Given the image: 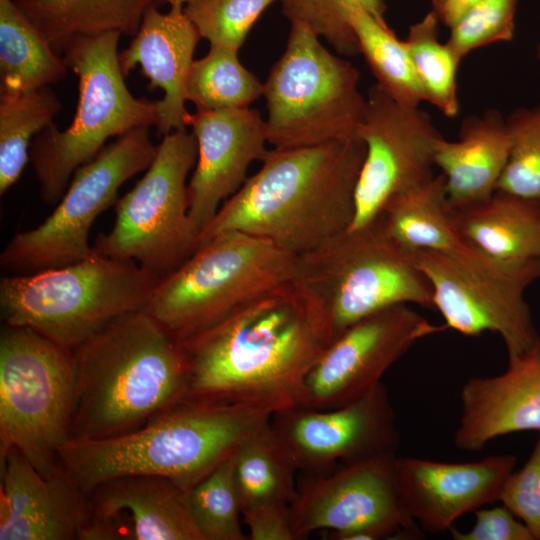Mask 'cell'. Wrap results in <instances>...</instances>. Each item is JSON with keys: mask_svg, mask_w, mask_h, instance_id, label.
<instances>
[{"mask_svg": "<svg viewBox=\"0 0 540 540\" xmlns=\"http://www.w3.org/2000/svg\"><path fill=\"white\" fill-rule=\"evenodd\" d=\"M536 55H537V58L540 60V44L537 46Z\"/></svg>", "mask_w": 540, "mask_h": 540, "instance_id": "obj_44", "label": "cell"}, {"mask_svg": "<svg viewBox=\"0 0 540 540\" xmlns=\"http://www.w3.org/2000/svg\"><path fill=\"white\" fill-rule=\"evenodd\" d=\"M506 125L510 152L496 191L540 200V103L514 110Z\"/></svg>", "mask_w": 540, "mask_h": 540, "instance_id": "obj_35", "label": "cell"}, {"mask_svg": "<svg viewBox=\"0 0 540 540\" xmlns=\"http://www.w3.org/2000/svg\"><path fill=\"white\" fill-rule=\"evenodd\" d=\"M271 428L306 475L332 472L341 465L395 455L400 435L386 386L328 410L293 406L272 415Z\"/></svg>", "mask_w": 540, "mask_h": 540, "instance_id": "obj_17", "label": "cell"}, {"mask_svg": "<svg viewBox=\"0 0 540 540\" xmlns=\"http://www.w3.org/2000/svg\"><path fill=\"white\" fill-rule=\"evenodd\" d=\"M296 280L320 300L334 339L361 319L391 306L416 304L434 309L431 287L415 254L396 244L377 220L347 229L297 257Z\"/></svg>", "mask_w": 540, "mask_h": 540, "instance_id": "obj_10", "label": "cell"}, {"mask_svg": "<svg viewBox=\"0 0 540 540\" xmlns=\"http://www.w3.org/2000/svg\"><path fill=\"white\" fill-rule=\"evenodd\" d=\"M121 34L107 32L72 39L62 53L78 78V103L71 124L60 131L51 123L33 140L30 161L42 200L59 202L73 174L113 137L156 126L157 103L129 91L119 62Z\"/></svg>", "mask_w": 540, "mask_h": 540, "instance_id": "obj_6", "label": "cell"}, {"mask_svg": "<svg viewBox=\"0 0 540 540\" xmlns=\"http://www.w3.org/2000/svg\"><path fill=\"white\" fill-rule=\"evenodd\" d=\"M518 0H481L453 27L446 41L463 59L469 53L514 37Z\"/></svg>", "mask_w": 540, "mask_h": 540, "instance_id": "obj_38", "label": "cell"}, {"mask_svg": "<svg viewBox=\"0 0 540 540\" xmlns=\"http://www.w3.org/2000/svg\"><path fill=\"white\" fill-rule=\"evenodd\" d=\"M55 52L81 36L118 32L133 37L146 12L166 0H13Z\"/></svg>", "mask_w": 540, "mask_h": 540, "instance_id": "obj_26", "label": "cell"}, {"mask_svg": "<svg viewBox=\"0 0 540 540\" xmlns=\"http://www.w3.org/2000/svg\"><path fill=\"white\" fill-rule=\"evenodd\" d=\"M68 67L17 8L0 0V91L17 92L56 84Z\"/></svg>", "mask_w": 540, "mask_h": 540, "instance_id": "obj_29", "label": "cell"}, {"mask_svg": "<svg viewBox=\"0 0 540 540\" xmlns=\"http://www.w3.org/2000/svg\"><path fill=\"white\" fill-rule=\"evenodd\" d=\"M510 136L499 111L466 117L458 139L440 136L434 146V165L445 180L449 210L462 209L491 197L506 167Z\"/></svg>", "mask_w": 540, "mask_h": 540, "instance_id": "obj_24", "label": "cell"}, {"mask_svg": "<svg viewBox=\"0 0 540 540\" xmlns=\"http://www.w3.org/2000/svg\"><path fill=\"white\" fill-rule=\"evenodd\" d=\"M62 104L49 86L0 91V194L20 178L34 138L53 123Z\"/></svg>", "mask_w": 540, "mask_h": 540, "instance_id": "obj_31", "label": "cell"}, {"mask_svg": "<svg viewBox=\"0 0 540 540\" xmlns=\"http://www.w3.org/2000/svg\"><path fill=\"white\" fill-rule=\"evenodd\" d=\"M360 138L268 150L261 168L228 198L201 233L237 230L299 257L347 230L365 157Z\"/></svg>", "mask_w": 540, "mask_h": 540, "instance_id": "obj_2", "label": "cell"}, {"mask_svg": "<svg viewBox=\"0 0 540 540\" xmlns=\"http://www.w3.org/2000/svg\"><path fill=\"white\" fill-rule=\"evenodd\" d=\"M187 126L197 140L198 156L188 183L189 217L198 236L247 180L254 161L266 156L265 120L256 109L196 110Z\"/></svg>", "mask_w": 540, "mask_h": 540, "instance_id": "obj_18", "label": "cell"}, {"mask_svg": "<svg viewBox=\"0 0 540 540\" xmlns=\"http://www.w3.org/2000/svg\"><path fill=\"white\" fill-rule=\"evenodd\" d=\"M75 405L72 350L28 327L0 337V458L17 449L43 476L59 467Z\"/></svg>", "mask_w": 540, "mask_h": 540, "instance_id": "obj_9", "label": "cell"}, {"mask_svg": "<svg viewBox=\"0 0 540 540\" xmlns=\"http://www.w3.org/2000/svg\"><path fill=\"white\" fill-rule=\"evenodd\" d=\"M444 329L407 304L361 319L338 335L309 371L296 406L328 410L362 398L416 342Z\"/></svg>", "mask_w": 540, "mask_h": 540, "instance_id": "obj_15", "label": "cell"}, {"mask_svg": "<svg viewBox=\"0 0 540 540\" xmlns=\"http://www.w3.org/2000/svg\"><path fill=\"white\" fill-rule=\"evenodd\" d=\"M198 156L193 132L176 130L157 146L144 176L115 202V223L98 236L95 252L138 263L160 278L199 247L189 217L187 178Z\"/></svg>", "mask_w": 540, "mask_h": 540, "instance_id": "obj_11", "label": "cell"}, {"mask_svg": "<svg viewBox=\"0 0 540 540\" xmlns=\"http://www.w3.org/2000/svg\"><path fill=\"white\" fill-rule=\"evenodd\" d=\"M359 79L350 61L306 26L291 24L286 48L263 83L268 143L289 149L358 138L366 108Z\"/></svg>", "mask_w": 540, "mask_h": 540, "instance_id": "obj_8", "label": "cell"}, {"mask_svg": "<svg viewBox=\"0 0 540 540\" xmlns=\"http://www.w3.org/2000/svg\"><path fill=\"white\" fill-rule=\"evenodd\" d=\"M515 465L516 457L511 454L464 463L397 456L398 496L407 515L422 530L443 532L453 528L462 515L500 501Z\"/></svg>", "mask_w": 540, "mask_h": 540, "instance_id": "obj_19", "label": "cell"}, {"mask_svg": "<svg viewBox=\"0 0 540 540\" xmlns=\"http://www.w3.org/2000/svg\"><path fill=\"white\" fill-rule=\"evenodd\" d=\"M440 21L434 11L409 27L404 42L424 91L425 100L444 116L460 111L457 71L461 58L439 40Z\"/></svg>", "mask_w": 540, "mask_h": 540, "instance_id": "obj_33", "label": "cell"}, {"mask_svg": "<svg viewBox=\"0 0 540 540\" xmlns=\"http://www.w3.org/2000/svg\"><path fill=\"white\" fill-rule=\"evenodd\" d=\"M157 152L149 127L131 130L80 166L43 223L16 233L0 255L13 275L32 274L80 262L95 253L88 242L96 218L117 201L120 187L146 171Z\"/></svg>", "mask_w": 540, "mask_h": 540, "instance_id": "obj_13", "label": "cell"}, {"mask_svg": "<svg viewBox=\"0 0 540 540\" xmlns=\"http://www.w3.org/2000/svg\"><path fill=\"white\" fill-rule=\"evenodd\" d=\"M270 423L244 442L235 455L234 476L242 516L291 507L297 495V465Z\"/></svg>", "mask_w": 540, "mask_h": 540, "instance_id": "obj_28", "label": "cell"}, {"mask_svg": "<svg viewBox=\"0 0 540 540\" xmlns=\"http://www.w3.org/2000/svg\"><path fill=\"white\" fill-rule=\"evenodd\" d=\"M376 220L396 244L411 254L466 247L453 225L442 174L393 196Z\"/></svg>", "mask_w": 540, "mask_h": 540, "instance_id": "obj_27", "label": "cell"}, {"mask_svg": "<svg viewBox=\"0 0 540 540\" xmlns=\"http://www.w3.org/2000/svg\"><path fill=\"white\" fill-rule=\"evenodd\" d=\"M460 401L454 435L460 450L479 451L502 435L540 431V339L530 351L509 357L502 374L469 378Z\"/></svg>", "mask_w": 540, "mask_h": 540, "instance_id": "obj_21", "label": "cell"}, {"mask_svg": "<svg viewBox=\"0 0 540 540\" xmlns=\"http://www.w3.org/2000/svg\"><path fill=\"white\" fill-rule=\"evenodd\" d=\"M0 466V540H85L93 512L60 466L45 477L15 448Z\"/></svg>", "mask_w": 540, "mask_h": 540, "instance_id": "obj_20", "label": "cell"}, {"mask_svg": "<svg viewBox=\"0 0 540 540\" xmlns=\"http://www.w3.org/2000/svg\"><path fill=\"white\" fill-rule=\"evenodd\" d=\"M470 249L505 261H540V200L496 191L488 199L450 211Z\"/></svg>", "mask_w": 540, "mask_h": 540, "instance_id": "obj_25", "label": "cell"}, {"mask_svg": "<svg viewBox=\"0 0 540 540\" xmlns=\"http://www.w3.org/2000/svg\"><path fill=\"white\" fill-rule=\"evenodd\" d=\"M481 0H431L432 11L441 24L453 27L475 4Z\"/></svg>", "mask_w": 540, "mask_h": 540, "instance_id": "obj_42", "label": "cell"}, {"mask_svg": "<svg viewBox=\"0 0 540 540\" xmlns=\"http://www.w3.org/2000/svg\"><path fill=\"white\" fill-rule=\"evenodd\" d=\"M261 95L263 83L242 65L237 50L210 46L204 57L192 63L186 101L196 110L249 108Z\"/></svg>", "mask_w": 540, "mask_h": 540, "instance_id": "obj_32", "label": "cell"}, {"mask_svg": "<svg viewBox=\"0 0 540 540\" xmlns=\"http://www.w3.org/2000/svg\"><path fill=\"white\" fill-rule=\"evenodd\" d=\"M334 339L320 300L298 280L281 284L213 326L178 341L184 401L296 406L303 382Z\"/></svg>", "mask_w": 540, "mask_h": 540, "instance_id": "obj_1", "label": "cell"}, {"mask_svg": "<svg viewBox=\"0 0 540 540\" xmlns=\"http://www.w3.org/2000/svg\"><path fill=\"white\" fill-rule=\"evenodd\" d=\"M282 13L290 24L298 23L323 37L343 56L360 54L355 34L345 8L358 4L381 22L385 21L384 0H279Z\"/></svg>", "mask_w": 540, "mask_h": 540, "instance_id": "obj_36", "label": "cell"}, {"mask_svg": "<svg viewBox=\"0 0 540 540\" xmlns=\"http://www.w3.org/2000/svg\"><path fill=\"white\" fill-rule=\"evenodd\" d=\"M416 263L432 292L433 308L446 329L465 336L498 334L508 358L530 351L539 341L525 291L540 278V261H505L469 247L422 251Z\"/></svg>", "mask_w": 540, "mask_h": 540, "instance_id": "obj_12", "label": "cell"}, {"mask_svg": "<svg viewBox=\"0 0 540 540\" xmlns=\"http://www.w3.org/2000/svg\"><path fill=\"white\" fill-rule=\"evenodd\" d=\"M194 0H166V3H168L170 6H181L184 7L186 4L192 2Z\"/></svg>", "mask_w": 540, "mask_h": 540, "instance_id": "obj_43", "label": "cell"}, {"mask_svg": "<svg viewBox=\"0 0 540 540\" xmlns=\"http://www.w3.org/2000/svg\"><path fill=\"white\" fill-rule=\"evenodd\" d=\"M199 39L184 7L170 6L166 13L152 7L129 46L119 53L125 76L139 66L149 89L163 91V98L156 100L159 135L186 129V85Z\"/></svg>", "mask_w": 540, "mask_h": 540, "instance_id": "obj_23", "label": "cell"}, {"mask_svg": "<svg viewBox=\"0 0 540 540\" xmlns=\"http://www.w3.org/2000/svg\"><path fill=\"white\" fill-rule=\"evenodd\" d=\"M533 451L516 472H512L501 492L500 501L540 540V431Z\"/></svg>", "mask_w": 540, "mask_h": 540, "instance_id": "obj_39", "label": "cell"}, {"mask_svg": "<svg viewBox=\"0 0 540 540\" xmlns=\"http://www.w3.org/2000/svg\"><path fill=\"white\" fill-rule=\"evenodd\" d=\"M296 274L297 256L264 238L222 231L159 280L144 310L181 341Z\"/></svg>", "mask_w": 540, "mask_h": 540, "instance_id": "obj_7", "label": "cell"}, {"mask_svg": "<svg viewBox=\"0 0 540 540\" xmlns=\"http://www.w3.org/2000/svg\"><path fill=\"white\" fill-rule=\"evenodd\" d=\"M357 135L366 151L348 229L373 223L393 196L432 177L434 146L441 136L426 112L397 103L376 84L368 90Z\"/></svg>", "mask_w": 540, "mask_h": 540, "instance_id": "obj_16", "label": "cell"}, {"mask_svg": "<svg viewBox=\"0 0 540 540\" xmlns=\"http://www.w3.org/2000/svg\"><path fill=\"white\" fill-rule=\"evenodd\" d=\"M276 1L194 0L184 6V13L210 46L239 51L255 22Z\"/></svg>", "mask_w": 540, "mask_h": 540, "instance_id": "obj_37", "label": "cell"}, {"mask_svg": "<svg viewBox=\"0 0 540 540\" xmlns=\"http://www.w3.org/2000/svg\"><path fill=\"white\" fill-rule=\"evenodd\" d=\"M72 354L71 439L129 432L186 398L180 344L145 310L114 320Z\"/></svg>", "mask_w": 540, "mask_h": 540, "instance_id": "obj_4", "label": "cell"}, {"mask_svg": "<svg viewBox=\"0 0 540 540\" xmlns=\"http://www.w3.org/2000/svg\"><path fill=\"white\" fill-rule=\"evenodd\" d=\"M235 455L189 491L191 516L203 540L247 539L241 526L242 512L234 476Z\"/></svg>", "mask_w": 540, "mask_h": 540, "instance_id": "obj_34", "label": "cell"}, {"mask_svg": "<svg viewBox=\"0 0 540 540\" xmlns=\"http://www.w3.org/2000/svg\"><path fill=\"white\" fill-rule=\"evenodd\" d=\"M475 524L467 532L451 528L455 540H534L522 521L504 505L490 509H477Z\"/></svg>", "mask_w": 540, "mask_h": 540, "instance_id": "obj_40", "label": "cell"}, {"mask_svg": "<svg viewBox=\"0 0 540 540\" xmlns=\"http://www.w3.org/2000/svg\"><path fill=\"white\" fill-rule=\"evenodd\" d=\"M188 495L168 478L137 474L108 479L87 498L110 540H203Z\"/></svg>", "mask_w": 540, "mask_h": 540, "instance_id": "obj_22", "label": "cell"}, {"mask_svg": "<svg viewBox=\"0 0 540 540\" xmlns=\"http://www.w3.org/2000/svg\"><path fill=\"white\" fill-rule=\"evenodd\" d=\"M272 415L245 404L182 401L129 432L69 440L58 464L86 495L108 479L137 474L165 477L190 491Z\"/></svg>", "mask_w": 540, "mask_h": 540, "instance_id": "obj_3", "label": "cell"}, {"mask_svg": "<svg viewBox=\"0 0 540 540\" xmlns=\"http://www.w3.org/2000/svg\"><path fill=\"white\" fill-rule=\"evenodd\" d=\"M250 540H295L290 507L254 511L242 516Z\"/></svg>", "mask_w": 540, "mask_h": 540, "instance_id": "obj_41", "label": "cell"}, {"mask_svg": "<svg viewBox=\"0 0 540 540\" xmlns=\"http://www.w3.org/2000/svg\"><path fill=\"white\" fill-rule=\"evenodd\" d=\"M345 12L376 85L397 103L419 107L425 95L404 40L357 4Z\"/></svg>", "mask_w": 540, "mask_h": 540, "instance_id": "obj_30", "label": "cell"}, {"mask_svg": "<svg viewBox=\"0 0 540 540\" xmlns=\"http://www.w3.org/2000/svg\"><path fill=\"white\" fill-rule=\"evenodd\" d=\"M160 279L134 261L95 252L64 267L3 277L1 317L74 350L114 320L144 310Z\"/></svg>", "mask_w": 540, "mask_h": 540, "instance_id": "obj_5", "label": "cell"}, {"mask_svg": "<svg viewBox=\"0 0 540 540\" xmlns=\"http://www.w3.org/2000/svg\"><path fill=\"white\" fill-rule=\"evenodd\" d=\"M396 458L397 454L373 457L327 474H303L290 507L295 540L320 530L329 531L331 540L420 535L398 496Z\"/></svg>", "mask_w": 540, "mask_h": 540, "instance_id": "obj_14", "label": "cell"}]
</instances>
